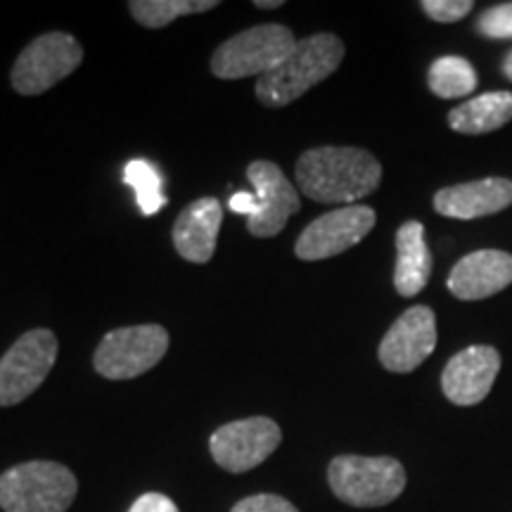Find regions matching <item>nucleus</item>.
<instances>
[{"instance_id": "obj_1", "label": "nucleus", "mask_w": 512, "mask_h": 512, "mask_svg": "<svg viewBox=\"0 0 512 512\" xmlns=\"http://www.w3.org/2000/svg\"><path fill=\"white\" fill-rule=\"evenodd\" d=\"M382 166L361 147H313L297 162V185L320 204H354L380 188Z\"/></svg>"}, {"instance_id": "obj_2", "label": "nucleus", "mask_w": 512, "mask_h": 512, "mask_svg": "<svg viewBox=\"0 0 512 512\" xmlns=\"http://www.w3.org/2000/svg\"><path fill=\"white\" fill-rule=\"evenodd\" d=\"M342 60L344 43L335 34L302 38L280 67L256 81V98L266 107L290 105L330 74H335Z\"/></svg>"}, {"instance_id": "obj_3", "label": "nucleus", "mask_w": 512, "mask_h": 512, "mask_svg": "<svg viewBox=\"0 0 512 512\" xmlns=\"http://www.w3.org/2000/svg\"><path fill=\"white\" fill-rule=\"evenodd\" d=\"M79 494L69 467L31 460L0 475V508L5 512H67Z\"/></svg>"}, {"instance_id": "obj_4", "label": "nucleus", "mask_w": 512, "mask_h": 512, "mask_svg": "<svg viewBox=\"0 0 512 512\" xmlns=\"http://www.w3.org/2000/svg\"><path fill=\"white\" fill-rule=\"evenodd\" d=\"M247 181L254 185V192H235L228 207L247 216V230L254 238H273L287 226L290 216L302 209L297 188L287 181L283 169L266 159H256L247 166Z\"/></svg>"}, {"instance_id": "obj_5", "label": "nucleus", "mask_w": 512, "mask_h": 512, "mask_svg": "<svg viewBox=\"0 0 512 512\" xmlns=\"http://www.w3.org/2000/svg\"><path fill=\"white\" fill-rule=\"evenodd\" d=\"M328 482L339 501L354 508H382L406 489V470L389 456H337L328 467Z\"/></svg>"}, {"instance_id": "obj_6", "label": "nucleus", "mask_w": 512, "mask_h": 512, "mask_svg": "<svg viewBox=\"0 0 512 512\" xmlns=\"http://www.w3.org/2000/svg\"><path fill=\"white\" fill-rule=\"evenodd\" d=\"M297 46V38L283 24H259L245 29L216 48L211 72L219 79H247L266 76L280 67Z\"/></svg>"}, {"instance_id": "obj_7", "label": "nucleus", "mask_w": 512, "mask_h": 512, "mask_svg": "<svg viewBox=\"0 0 512 512\" xmlns=\"http://www.w3.org/2000/svg\"><path fill=\"white\" fill-rule=\"evenodd\" d=\"M83 62V48L72 34L50 31L34 38L12 64L10 81L19 95H41L74 74Z\"/></svg>"}, {"instance_id": "obj_8", "label": "nucleus", "mask_w": 512, "mask_h": 512, "mask_svg": "<svg viewBox=\"0 0 512 512\" xmlns=\"http://www.w3.org/2000/svg\"><path fill=\"white\" fill-rule=\"evenodd\" d=\"M169 349V332L162 325H131L102 337L93 366L107 380H133L162 361Z\"/></svg>"}, {"instance_id": "obj_9", "label": "nucleus", "mask_w": 512, "mask_h": 512, "mask_svg": "<svg viewBox=\"0 0 512 512\" xmlns=\"http://www.w3.org/2000/svg\"><path fill=\"white\" fill-rule=\"evenodd\" d=\"M57 361V337L46 328L24 332L0 358V406H17L46 382Z\"/></svg>"}, {"instance_id": "obj_10", "label": "nucleus", "mask_w": 512, "mask_h": 512, "mask_svg": "<svg viewBox=\"0 0 512 512\" xmlns=\"http://www.w3.org/2000/svg\"><path fill=\"white\" fill-rule=\"evenodd\" d=\"M283 441L278 422L264 415L228 422L211 434L209 451L216 465L240 475L261 465Z\"/></svg>"}, {"instance_id": "obj_11", "label": "nucleus", "mask_w": 512, "mask_h": 512, "mask_svg": "<svg viewBox=\"0 0 512 512\" xmlns=\"http://www.w3.org/2000/svg\"><path fill=\"white\" fill-rule=\"evenodd\" d=\"M375 211L366 204H349L318 216L299 235L294 254L302 261H323L356 247L375 228Z\"/></svg>"}, {"instance_id": "obj_12", "label": "nucleus", "mask_w": 512, "mask_h": 512, "mask_svg": "<svg viewBox=\"0 0 512 512\" xmlns=\"http://www.w3.org/2000/svg\"><path fill=\"white\" fill-rule=\"evenodd\" d=\"M437 347V316L430 306L403 311L380 342V363L389 373H413Z\"/></svg>"}, {"instance_id": "obj_13", "label": "nucleus", "mask_w": 512, "mask_h": 512, "mask_svg": "<svg viewBox=\"0 0 512 512\" xmlns=\"http://www.w3.org/2000/svg\"><path fill=\"white\" fill-rule=\"evenodd\" d=\"M498 370H501V354L494 347L484 344L467 347L446 363L441 373V389L456 406H477L489 396Z\"/></svg>"}, {"instance_id": "obj_14", "label": "nucleus", "mask_w": 512, "mask_h": 512, "mask_svg": "<svg viewBox=\"0 0 512 512\" xmlns=\"http://www.w3.org/2000/svg\"><path fill=\"white\" fill-rule=\"evenodd\" d=\"M446 285L453 297L463 302L494 297L512 285V254L501 249H479L467 254L451 268Z\"/></svg>"}, {"instance_id": "obj_15", "label": "nucleus", "mask_w": 512, "mask_h": 512, "mask_svg": "<svg viewBox=\"0 0 512 512\" xmlns=\"http://www.w3.org/2000/svg\"><path fill=\"white\" fill-rule=\"evenodd\" d=\"M512 204V181L482 178V181L451 185L434 195V209L446 219L472 221L498 214Z\"/></svg>"}, {"instance_id": "obj_16", "label": "nucleus", "mask_w": 512, "mask_h": 512, "mask_svg": "<svg viewBox=\"0 0 512 512\" xmlns=\"http://www.w3.org/2000/svg\"><path fill=\"white\" fill-rule=\"evenodd\" d=\"M223 223V209L216 197L190 202L174 223V247L190 264H209Z\"/></svg>"}, {"instance_id": "obj_17", "label": "nucleus", "mask_w": 512, "mask_h": 512, "mask_svg": "<svg viewBox=\"0 0 512 512\" xmlns=\"http://www.w3.org/2000/svg\"><path fill=\"white\" fill-rule=\"evenodd\" d=\"M432 254L425 240V226L406 221L396 230L394 287L401 297H415L430 283Z\"/></svg>"}, {"instance_id": "obj_18", "label": "nucleus", "mask_w": 512, "mask_h": 512, "mask_svg": "<svg viewBox=\"0 0 512 512\" xmlns=\"http://www.w3.org/2000/svg\"><path fill=\"white\" fill-rule=\"evenodd\" d=\"M512 119V93L494 91L463 102L448 112V126L465 136H482L510 124Z\"/></svg>"}, {"instance_id": "obj_19", "label": "nucleus", "mask_w": 512, "mask_h": 512, "mask_svg": "<svg viewBox=\"0 0 512 512\" xmlns=\"http://www.w3.org/2000/svg\"><path fill=\"white\" fill-rule=\"evenodd\" d=\"M430 91L437 98L456 100L467 98L477 88V72L472 62H467L460 55H444L432 62L430 74H427Z\"/></svg>"}, {"instance_id": "obj_20", "label": "nucleus", "mask_w": 512, "mask_h": 512, "mask_svg": "<svg viewBox=\"0 0 512 512\" xmlns=\"http://www.w3.org/2000/svg\"><path fill=\"white\" fill-rule=\"evenodd\" d=\"M219 8L216 0H131L128 10L133 19L147 29H162L178 17L202 15Z\"/></svg>"}, {"instance_id": "obj_21", "label": "nucleus", "mask_w": 512, "mask_h": 512, "mask_svg": "<svg viewBox=\"0 0 512 512\" xmlns=\"http://www.w3.org/2000/svg\"><path fill=\"white\" fill-rule=\"evenodd\" d=\"M124 183L131 185L136 190L138 209L145 216H155L166 207V195H164V178L159 174V169L147 159H131L124 169Z\"/></svg>"}, {"instance_id": "obj_22", "label": "nucleus", "mask_w": 512, "mask_h": 512, "mask_svg": "<svg viewBox=\"0 0 512 512\" xmlns=\"http://www.w3.org/2000/svg\"><path fill=\"white\" fill-rule=\"evenodd\" d=\"M477 31L486 38H496V41L512 38V3H501L484 10L477 19Z\"/></svg>"}, {"instance_id": "obj_23", "label": "nucleus", "mask_w": 512, "mask_h": 512, "mask_svg": "<svg viewBox=\"0 0 512 512\" xmlns=\"http://www.w3.org/2000/svg\"><path fill=\"white\" fill-rule=\"evenodd\" d=\"M420 8L425 10V15L441 24H453L458 19L467 17L475 8L472 0H422Z\"/></svg>"}, {"instance_id": "obj_24", "label": "nucleus", "mask_w": 512, "mask_h": 512, "mask_svg": "<svg viewBox=\"0 0 512 512\" xmlns=\"http://www.w3.org/2000/svg\"><path fill=\"white\" fill-rule=\"evenodd\" d=\"M230 512H299V510L283 496L256 494V496L242 498L238 505H233V510Z\"/></svg>"}, {"instance_id": "obj_25", "label": "nucleus", "mask_w": 512, "mask_h": 512, "mask_svg": "<svg viewBox=\"0 0 512 512\" xmlns=\"http://www.w3.org/2000/svg\"><path fill=\"white\" fill-rule=\"evenodd\" d=\"M128 512H178V508L169 496L155 494V491H152V494L140 496Z\"/></svg>"}, {"instance_id": "obj_26", "label": "nucleus", "mask_w": 512, "mask_h": 512, "mask_svg": "<svg viewBox=\"0 0 512 512\" xmlns=\"http://www.w3.org/2000/svg\"><path fill=\"white\" fill-rule=\"evenodd\" d=\"M254 5L259 10H275V8H283V0H256Z\"/></svg>"}, {"instance_id": "obj_27", "label": "nucleus", "mask_w": 512, "mask_h": 512, "mask_svg": "<svg viewBox=\"0 0 512 512\" xmlns=\"http://www.w3.org/2000/svg\"><path fill=\"white\" fill-rule=\"evenodd\" d=\"M503 74H505V79L512 81V50L505 55V60H503Z\"/></svg>"}]
</instances>
